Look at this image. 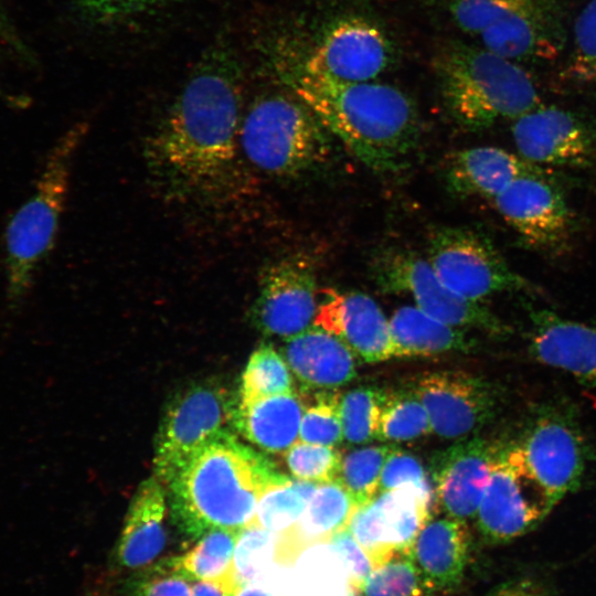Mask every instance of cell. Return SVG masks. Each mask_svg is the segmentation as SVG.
<instances>
[{
	"instance_id": "obj_1",
	"label": "cell",
	"mask_w": 596,
	"mask_h": 596,
	"mask_svg": "<svg viewBox=\"0 0 596 596\" xmlns=\"http://www.w3.org/2000/svg\"><path fill=\"white\" fill-rule=\"evenodd\" d=\"M242 72L225 46L196 63L148 136V171L172 199H206L234 177L240 147Z\"/></svg>"
},
{
	"instance_id": "obj_2",
	"label": "cell",
	"mask_w": 596,
	"mask_h": 596,
	"mask_svg": "<svg viewBox=\"0 0 596 596\" xmlns=\"http://www.w3.org/2000/svg\"><path fill=\"white\" fill-rule=\"evenodd\" d=\"M281 78L323 127L365 167L393 173L417 143L419 123L412 99L398 88L374 82H345L285 63Z\"/></svg>"
},
{
	"instance_id": "obj_3",
	"label": "cell",
	"mask_w": 596,
	"mask_h": 596,
	"mask_svg": "<svg viewBox=\"0 0 596 596\" xmlns=\"http://www.w3.org/2000/svg\"><path fill=\"white\" fill-rule=\"evenodd\" d=\"M283 477L236 433L223 435L167 485L173 520L193 540L213 529L241 531L252 524L265 490Z\"/></svg>"
},
{
	"instance_id": "obj_4",
	"label": "cell",
	"mask_w": 596,
	"mask_h": 596,
	"mask_svg": "<svg viewBox=\"0 0 596 596\" xmlns=\"http://www.w3.org/2000/svg\"><path fill=\"white\" fill-rule=\"evenodd\" d=\"M434 70L446 110L469 131L514 120L541 105L531 76L485 47L448 44L436 55Z\"/></svg>"
},
{
	"instance_id": "obj_5",
	"label": "cell",
	"mask_w": 596,
	"mask_h": 596,
	"mask_svg": "<svg viewBox=\"0 0 596 596\" xmlns=\"http://www.w3.org/2000/svg\"><path fill=\"white\" fill-rule=\"evenodd\" d=\"M87 132L74 125L51 148L31 196L9 220L4 234L7 296L19 304L30 291L39 265L55 244L65 207L73 159Z\"/></svg>"
},
{
	"instance_id": "obj_6",
	"label": "cell",
	"mask_w": 596,
	"mask_h": 596,
	"mask_svg": "<svg viewBox=\"0 0 596 596\" xmlns=\"http://www.w3.org/2000/svg\"><path fill=\"white\" fill-rule=\"evenodd\" d=\"M329 134L295 96L266 94L244 113L240 147L260 172L290 179L324 162L331 150Z\"/></svg>"
},
{
	"instance_id": "obj_7",
	"label": "cell",
	"mask_w": 596,
	"mask_h": 596,
	"mask_svg": "<svg viewBox=\"0 0 596 596\" xmlns=\"http://www.w3.org/2000/svg\"><path fill=\"white\" fill-rule=\"evenodd\" d=\"M236 408L227 389L215 381L194 384L177 395L156 438L155 476L168 485L203 447L236 433Z\"/></svg>"
},
{
	"instance_id": "obj_8",
	"label": "cell",
	"mask_w": 596,
	"mask_h": 596,
	"mask_svg": "<svg viewBox=\"0 0 596 596\" xmlns=\"http://www.w3.org/2000/svg\"><path fill=\"white\" fill-rule=\"evenodd\" d=\"M556 503L517 444L497 445L490 479L476 514L487 543L502 544L526 534Z\"/></svg>"
},
{
	"instance_id": "obj_9",
	"label": "cell",
	"mask_w": 596,
	"mask_h": 596,
	"mask_svg": "<svg viewBox=\"0 0 596 596\" xmlns=\"http://www.w3.org/2000/svg\"><path fill=\"white\" fill-rule=\"evenodd\" d=\"M375 285L389 294L409 295L426 313L458 328L505 337L510 328L482 302L466 299L436 275L427 259L411 249L383 251L372 263Z\"/></svg>"
},
{
	"instance_id": "obj_10",
	"label": "cell",
	"mask_w": 596,
	"mask_h": 596,
	"mask_svg": "<svg viewBox=\"0 0 596 596\" xmlns=\"http://www.w3.org/2000/svg\"><path fill=\"white\" fill-rule=\"evenodd\" d=\"M427 260L448 288L472 301L530 288L488 236L468 227L443 226L433 231Z\"/></svg>"
},
{
	"instance_id": "obj_11",
	"label": "cell",
	"mask_w": 596,
	"mask_h": 596,
	"mask_svg": "<svg viewBox=\"0 0 596 596\" xmlns=\"http://www.w3.org/2000/svg\"><path fill=\"white\" fill-rule=\"evenodd\" d=\"M517 445L556 502L581 486L589 450L578 422L568 409L552 404L535 408Z\"/></svg>"
},
{
	"instance_id": "obj_12",
	"label": "cell",
	"mask_w": 596,
	"mask_h": 596,
	"mask_svg": "<svg viewBox=\"0 0 596 596\" xmlns=\"http://www.w3.org/2000/svg\"><path fill=\"white\" fill-rule=\"evenodd\" d=\"M493 202L526 246L550 254L568 246L574 215L561 188L544 170L515 179Z\"/></svg>"
},
{
	"instance_id": "obj_13",
	"label": "cell",
	"mask_w": 596,
	"mask_h": 596,
	"mask_svg": "<svg viewBox=\"0 0 596 596\" xmlns=\"http://www.w3.org/2000/svg\"><path fill=\"white\" fill-rule=\"evenodd\" d=\"M435 503L433 490L405 486L384 491L356 509L349 530L374 565L398 553L411 556L418 534L432 519Z\"/></svg>"
},
{
	"instance_id": "obj_14",
	"label": "cell",
	"mask_w": 596,
	"mask_h": 596,
	"mask_svg": "<svg viewBox=\"0 0 596 596\" xmlns=\"http://www.w3.org/2000/svg\"><path fill=\"white\" fill-rule=\"evenodd\" d=\"M249 310L254 328L285 340L313 324L317 312V274L302 255L280 258L267 266Z\"/></svg>"
},
{
	"instance_id": "obj_15",
	"label": "cell",
	"mask_w": 596,
	"mask_h": 596,
	"mask_svg": "<svg viewBox=\"0 0 596 596\" xmlns=\"http://www.w3.org/2000/svg\"><path fill=\"white\" fill-rule=\"evenodd\" d=\"M413 390L428 413L433 430L445 438H461L480 429L499 408L493 385L465 371L426 372Z\"/></svg>"
},
{
	"instance_id": "obj_16",
	"label": "cell",
	"mask_w": 596,
	"mask_h": 596,
	"mask_svg": "<svg viewBox=\"0 0 596 596\" xmlns=\"http://www.w3.org/2000/svg\"><path fill=\"white\" fill-rule=\"evenodd\" d=\"M511 132L518 155L536 166L596 163V126L577 113L540 105L512 120Z\"/></svg>"
},
{
	"instance_id": "obj_17",
	"label": "cell",
	"mask_w": 596,
	"mask_h": 596,
	"mask_svg": "<svg viewBox=\"0 0 596 596\" xmlns=\"http://www.w3.org/2000/svg\"><path fill=\"white\" fill-rule=\"evenodd\" d=\"M391 45L384 32L361 17L336 21L301 64L345 82H371L389 65Z\"/></svg>"
},
{
	"instance_id": "obj_18",
	"label": "cell",
	"mask_w": 596,
	"mask_h": 596,
	"mask_svg": "<svg viewBox=\"0 0 596 596\" xmlns=\"http://www.w3.org/2000/svg\"><path fill=\"white\" fill-rule=\"evenodd\" d=\"M497 445L481 437L461 439L432 459L435 501L448 517L475 518L490 479Z\"/></svg>"
},
{
	"instance_id": "obj_19",
	"label": "cell",
	"mask_w": 596,
	"mask_h": 596,
	"mask_svg": "<svg viewBox=\"0 0 596 596\" xmlns=\"http://www.w3.org/2000/svg\"><path fill=\"white\" fill-rule=\"evenodd\" d=\"M479 36L482 47L512 62L555 60L566 43L561 9L554 0H529Z\"/></svg>"
},
{
	"instance_id": "obj_20",
	"label": "cell",
	"mask_w": 596,
	"mask_h": 596,
	"mask_svg": "<svg viewBox=\"0 0 596 596\" xmlns=\"http://www.w3.org/2000/svg\"><path fill=\"white\" fill-rule=\"evenodd\" d=\"M322 295L313 326L339 338L366 362L395 356L390 321L369 295L332 288L324 289Z\"/></svg>"
},
{
	"instance_id": "obj_21",
	"label": "cell",
	"mask_w": 596,
	"mask_h": 596,
	"mask_svg": "<svg viewBox=\"0 0 596 596\" xmlns=\"http://www.w3.org/2000/svg\"><path fill=\"white\" fill-rule=\"evenodd\" d=\"M529 321L528 349L534 360L596 389V327L547 309L531 310Z\"/></svg>"
},
{
	"instance_id": "obj_22",
	"label": "cell",
	"mask_w": 596,
	"mask_h": 596,
	"mask_svg": "<svg viewBox=\"0 0 596 596\" xmlns=\"http://www.w3.org/2000/svg\"><path fill=\"white\" fill-rule=\"evenodd\" d=\"M542 170L519 155L499 147L481 146L459 150L448 159L445 181L450 193L494 199L521 175Z\"/></svg>"
},
{
	"instance_id": "obj_23",
	"label": "cell",
	"mask_w": 596,
	"mask_h": 596,
	"mask_svg": "<svg viewBox=\"0 0 596 596\" xmlns=\"http://www.w3.org/2000/svg\"><path fill=\"white\" fill-rule=\"evenodd\" d=\"M167 494L155 475L140 483L129 505L116 549L118 564L127 570L149 566L166 544Z\"/></svg>"
},
{
	"instance_id": "obj_24",
	"label": "cell",
	"mask_w": 596,
	"mask_h": 596,
	"mask_svg": "<svg viewBox=\"0 0 596 596\" xmlns=\"http://www.w3.org/2000/svg\"><path fill=\"white\" fill-rule=\"evenodd\" d=\"M469 549L466 522L450 517L430 519L418 534L411 557L429 592H448L462 579Z\"/></svg>"
},
{
	"instance_id": "obj_25",
	"label": "cell",
	"mask_w": 596,
	"mask_h": 596,
	"mask_svg": "<svg viewBox=\"0 0 596 596\" xmlns=\"http://www.w3.org/2000/svg\"><path fill=\"white\" fill-rule=\"evenodd\" d=\"M285 342V361L297 379L309 386L336 389L356 374L351 349L319 327L312 324Z\"/></svg>"
},
{
	"instance_id": "obj_26",
	"label": "cell",
	"mask_w": 596,
	"mask_h": 596,
	"mask_svg": "<svg viewBox=\"0 0 596 596\" xmlns=\"http://www.w3.org/2000/svg\"><path fill=\"white\" fill-rule=\"evenodd\" d=\"M358 507L340 481L319 483L300 519L279 533L280 558L288 560L306 547L327 543L347 529Z\"/></svg>"
},
{
	"instance_id": "obj_27",
	"label": "cell",
	"mask_w": 596,
	"mask_h": 596,
	"mask_svg": "<svg viewBox=\"0 0 596 596\" xmlns=\"http://www.w3.org/2000/svg\"><path fill=\"white\" fill-rule=\"evenodd\" d=\"M302 414V403L294 392L240 401L236 430L266 453H285L299 438Z\"/></svg>"
},
{
	"instance_id": "obj_28",
	"label": "cell",
	"mask_w": 596,
	"mask_h": 596,
	"mask_svg": "<svg viewBox=\"0 0 596 596\" xmlns=\"http://www.w3.org/2000/svg\"><path fill=\"white\" fill-rule=\"evenodd\" d=\"M395 356H430L470 351L476 342L462 328L448 324L417 306L398 308L390 320Z\"/></svg>"
},
{
	"instance_id": "obj_29",
	"label": "cell",
	"mask_w": 596,
	"mask_h": 596,
	"mask_svg": "<svg viewBox=\"0 0 596 596\" xmlns=\"http://www.w3.org/2000/svg\"><path fill=\"white\" fill-rule=\"evenodd\" d=\"M318 485L284 476L262 494L251 525L275 533L290 529L302 515Z\"/></svg>"
},
{
	"instance_id": "obj_30",
	"label": "cell",
	"mask_w": 596,
	"mask_h": 596,
	"mask_svg": "<svg viewBox=\"0 0 596 596\" xmlns=\"http://www.w3.org/2000/svg\"><path fill=\"white\" fill-rule=\"evenodd\" d=\"M240 531L213 529L183 555L172 557L191 579H233V557Z\"/></svg>"
},
{
	"instance_id": "obj_31",
	"label": "cell",
	"mask_w": 596,
	"mask_h": 596,
	"mask_svg": "<svg viewBox=\"0 0 596 596\" xmlns=\"http://www.w3.org/2000/svg\"><path fill=\"white\" fill-rule=\"evenodd\" d=\"M433 430L428 413L414 390L383 391L376 439L406 441Z\"/></svg>"
},
{
	"instance_id": "obj_32",
	"label": "cell",
	"mask_w": 596,
	"mask_h": 596,
	"mask_svg": "<svg viewBox=\"0 0 596 596\" xmlns=\"http://www.w3.org/2000/svg\"><path fill=\"white\" fill-rule=\"evenodd\" d=\"M292 392V377L285 359L270 343L251 355L242 377L240 401H253Z\"/></svg>"
},
{
	"instance_id": "obj_33",
	"label": "cell",
	"mask_w": 596,
	"mask_h": 596,
	"mask_svg": "<svg viewBox=\"0 0 596 596\" xmlns=\"http://www.w3.org/2000/svg\"><path fill=\"white\" fill-rule=\"evenodd\" d=\"M394 447L371 446L342 457L338 481L358 508L371 502L380 486L383 466Z\"/></svg>"
},
{
	"instance_id": "obj_34",
	"label": "cell",
	"mask_w": 596,
	"mask_h": 596,
	"mask_svg": "<svg viewBox=\"0 0 596 596\" xmlns=\"http://www.w3.org/2000/svg\"><path fill=\"white\" fill-rule=\"evenodd\" d=\"M383 391L361 386L340 397V414L344 438L353 444L376 439Z\"/></svg>"
},
{
	"instance_id": "obj_35",
	"label": "cell",
	"mask_w": 596,
	"mask_h": 596,
	"mask_svg": "<svg viewBox=\"0 0 596 596\" xmlns=\"http://www.w3.org/2000/svg\"><path fill=\"white\" fill-rule=\"evenodd\" d=\"M560 76L576 85L596 82V0H590L575 20L571 53Z\"/></svg>"
},
{
	"instance_id": "obj_36",
	"label": "cell",
	"mask_w": 596,
	"mask_h": 596,
	"mask_svg": "<svg viewBox=\"0 0 596 596\" xmlns=\"http://www.w3.org/2000/svg\"><path fill=\"white\" fill-rule=\"evenodd\" d=\"M360 593L362 596H426L429 590L412 557L398 553L372 570Z\"/></svg>"
},
{
	"instance_id": "obj_37",
	"label": "cell",
	"mask_w": 596,
	"mask_h": 596,
	"mask_svg": "<svg viewBox=\"0 0 596 596\" xmlns=\"http://www.w3.org/2000/svg\"><path fill=\"white\" fill-rule=\"evenodd\" d=\"M275 557H279V533L256 525L241 530L233 557V578L236 586L253 583Z\"/></svg>"
},
{
	"instance_id": "obj_38",
	"label": "cell",
	"mask_w": 596,
	"mask_h": 596,
	"mask_svg": "<svg viewBox=\"0 0 596 596\" xmlns=\"http://www.w3.org/2000/svg\"><path fill=\"white\" fill-rule=\"evenodd\" d=\"M285 461L296 479L326 483L339 478L342 455L333 446L296 441L285 453Z\"/></svg>"
},
{
	"instance_id": "obj_39",
	"label": "cell",
	"mask_w": 596,
	"mask_h": 596,
	"mask_svg": "<svg viewBox=\"0 0 596 596\" xmlns=\"http://www.w3.org/2000/svg\"><path fill=\"white\" fill-rule=\"evenodd\" d=\"M340 397L332 393L319 395L315 404L304 411L299 440L324 446H334L341 443L344 436Z\"/></svg>"
},
{
	"instance_id": "obj_40",
	"label": "cell",
	"mask_w": 596,
	"mask_h": 596,
	"mask_svg": "<svg viewBox=\"0 0 596 596\" xmlns=\"http://www.w3.org/2000/svg\"><path fill=\"white\" fill-rule=\"evenodd\" d=\"M192 581L172 558L138 571L128 584V596H192Z\"/></svg>"
},
{
	"instance_id": "obj_41",
	"label": "cell",
	"mask_w": 596,
	"mask_h": 596,
	"mask_svg": "<svg viewBox=\"0 0 596 596\" xmlns=\"http://www.w3.org/2000/svg\"><path fill=\"white\" fill-rule=\"evenodd\" d=\"M529 0H449L456 24L466 33L480 35L486 29Z\"/></svg>"
},
{
	"instance_id": "obj_42",
	"label": "cell",
	"mask_w": 596,
	"mask_h": 596,
	"mask_svg": "<svg viewBox=\"0 0 596 596\" xmlns=\"http://www.w3.org/2000/svg\"><path fill=\"white\" fill-rule=\"evenodd\" d=\"M405 486L433 490L421 462L414 456L394 448L383 466L379 490L384 492Z\"/></svg>"
},
{
	"instance_id": "obj_43",
	"label": "cell",
	"mask_w": 596,
	"mask_h": 596,
	"mask_svg": "<svg viewBox=\"0 0 596 596\" xmlns=\"http://www.w3.org/2000/svg\"><path fill=\"white\" fill-rule=\"evenodd\" d=\"M328 543L339 556L349 584L356 593H360L363 583L373 570L371 558L348 528L334 533Z\"/></svg>"
},
{
	"instance_id": "obj_44",
	"label": "cell",
	"mask_w": 596,
	"mask_h": 596,
	"mask_svg": "<svg viewBox=\"0 0 596 596\" xmlns=\"http://www.w3.org/2000/svg\"><path fill=\"white\" fill-rule=\"evenodd\" d=\"M74 2L92 21L111 23L145 13L163 0H74Z\"/></svg>"
},
{
	"instance_id": "obj_45",
	"label": "cell",
	"mask_w": 596,
	"mask_h": 596,
	"mask_svg": "<svg viewBox=\"0 0 596 596\" xmlns=\"http://www.w3.org/2000/svg\"><path fill=\"white\" fill-rule=\"evenodd\" d=\"M485 596H556L552 589L533 577H515L496 586Z\"/></svg>"
},
{
	"instance_id": "obj_46",
	"label": "cell",
	"mask_w": 596,
	"mask_h": 596,
	"mask_svg": "<svg viewBox=\"0 0 596 596\" xmlns=\"http://www.w3.org/2000/svg\"><path fill=\"white\" fill-rule=\"evenodd\" d=\"M0 42H2L15 56L28 64L33 63V53L21 39L12 23L4 6L0 0Z\"/></svg>"
},
{
	"instance_id": "obj_47",
	"label": "cell",
	"mask_w": 596,
	"mask_h": 596,
	"mask_svg": "<svg viewBox=\"0 0 596 596\" xmlns=\"http://www.w3.org/2000/svg\"><path fill=\"white\" fill-rule=\"evenodd\" d=\"M235 587L233 579H193L192 596H230Z\"/></svg>"
},
{
	"instance_id": "obj_48",
	"label": "cell",
	"mask_w": 596,
	"mask_h": 596,
	"mask_svg": "<svg viewBox=\"0 0 596 596\" xmlns=\"http://www.w3.org/2000/svg\"><path fill=\"white\" fill-rule=\"evenodd\" d=\"M230 596H274V594L254 583H247L236 586Z\"/></svg>"
},
{
	"instance_id": "obj_49",
	"label": "cell",
	"mask_w": 596,
	"mask_h": 596,
	"mask_svg": "<svg viewBox=\"0 0 596 596\" xmlns=\"http://www.w3.org/2000/svg\"><path fill=\"white\" fill-rule=\"evenodd\" d=\"M356 590L347 582L339 586L316 593L311 596H355Z\"/></svg>"
},
{
	"instance_id": "obj_50",
	"label": "cell",
	"mask_w": 596,
	"mask_h": 596,
	"mask_svg": "<svg viewBox=\"0 0 596 596\" xmlns=\"http://www.w3.org/2000/svg\"><path fill=\"white\" fill-rule=\"evenodd\" d=\"M93 596H102V595H93Z\"/></svg>"
}]
</instances>
